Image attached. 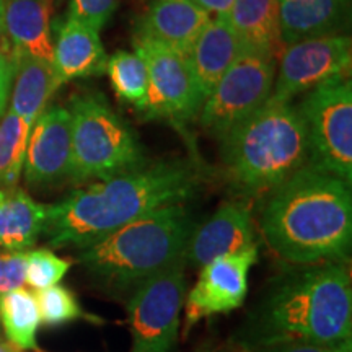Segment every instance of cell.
<instances>
[{
    "instance_id": "6da1fadb",
    "label": "cell",
    "mask_w": 352,
    "mask_h": 352,
    "mask_svg": "<svg viewBox=\"0 0 352 352\" xmlns=\"http://www.w3.org/2000/svg\"><path fill=\"white\" fill-rule=\"evenodd\" d=\"M202 170L192 160H162L77 189L47 204L43 235L51 248L83 250L153 210L196 195Z\"/></svg>"
},
{
    "instance_id": "7a4b0ae2",
    "label": "cell",
    "mask_w": 352,
    "mask_h": 352,
    "mask_svg": "<svg viewBox=\"0 0 352 352\" xmlns=\"http://www.w3.org/2000/svg\"><path fill=\"white\" fill-rule=\"evenodd\" d=\"M261 232L285 261H346L352 240L351 184L305 165L270 192Z\"/></svg>"
},
{
    "instance_id": "3957f363",
    "label": "cell",
    "mask_w": 352,
    "mask_h": 352,
    "mask_svg": "<svg viewBox=\"0 0 352 352\" xmlns=\"http://www.w3.org/2000/svg\"><path fill=\"white\" fill-rule=\"evenodd\" d=\"M256 342L351 340L352 287L344 261L307 264L284 277L259 311Z\"/></svg>"
},
{
    "instance_id": "277c9868",
    "label": "cell",
    "mask_w": 352,
    "mask_h": 352,
    "mask_svg": "<svg viewBox=\"0 0 352 352\" xmlns=\"http://www.w3.org/2000/svg\"><path fill=\"white\" fill-rule=\"evenodd\" d=\"M222 157L228 182L240 195L271 192L308 165L307 127L298 108L270 98L222 139Z\"/></svg>"
},
{
    "instance_id": "5b68a950",
    "label": "cell",
    "mask_w": 352,
    "mask_h": 352,
    "mask_svg": "<svg viewBox=\"0 0 352 352\" xmlns=\"http://www.w3.org/2000/svg\"><path fill=\"white\" fill-rule=\"evenodd\" d=\"M195 228L183 204H171L88 245L80 250L78 261L109 289L138 287L173 264L186 261Z\"/></svg>"
},
{
    "instance_id": "8992f818",
    "label": "cell",
    "mask_w": 352,
    "mask_h": 352,
    "mask_svg": "<svg viewBox=\"0 0 352 352\" xmlns=\"http://www.w3.org/2000/svg\"><path fill=\"white\" fill-rule=\"evenodd\" d=\"M72 153L69 178L74 183L114 178L144 165L139 140L100 94L70 101Z\"/></svg>"
},
{
    "instance_id": "52a82bcc",
    "label": "cell",
    "mask_w": 352,
    "mask_h": 352,
    "mask_svg": "<svg viewBox=\"0 0 352 352\" xmlns=\"http://www.w3.org/2000/svg\"><path fill=\"white\" fill-rule=\"evenodd\" d=\"M308 138V166L352 183V83H321L298 107Z\"/></svg>"
},
{
    "instance_id": "ba28073f",
    "label": "cell",
    "mask_w": 352,
    "mask_h": 352,
    "mask_svg": "<svg viewBox=\"0 0 352 352\" xmlns=\"http://www.w3.org/2000/svg\"><path fill=\"white\" fill-rule=\"evenodd\" d=\"M276 80V57L245 47L199 109L201 126L222 140L264 107Z\"/></svg>"
},
{
    "instance_id": "9c48e42d",
    "label": "cell",
    "mask_w": 352,
    "mask_h": 352,
    "mask_svg": "<svg viewBox=\"0 0 352 352\" xmlns=\"http://www.w3.org/2000/svg\"><path fill=\"white\" fill-rule=\"evenodd\" d=\"M186 261H179L135 287L127 300L131 352H173L186 296Z\"/></svg>"
},
{
    "instance_id": "30bf717a",
    "label": "cell",
    "mask_w": 352,
    "mask_h": 352,
    "mask_svg": "<svg viewBox=\"0 0 352 352\" xmlns=\"http://www.w3.org/2000/svg\"><path fill=\"white\" fill-rule=\"evenodd\" d=\"M134 50L147 65L148 91L144 111L148 118L183 122L199 114L204 96L188 56L139 36L134 39Z\"/></svg>"
},
{
    "instance_id": "8fae6325",
    "label": "cell",
    "mask_w": 352,
    "mask_h": 352,
    "mask_svg": "<svg viewBox=\"0 0 352 352\" xmlns=\"http://www.w3.org/2000/svg\"><path fill=\"white\" fill-rule=\"evenodd\" d=\"M352 43L349 36L329 34L284 46L271 100L290 101L321 83L349 77Z\"/></svg>"
},
{
    "instance_id": "7c38bea8",
    "label": "cell",
    "mask_w": 352,
    "mask_h": 352,
    "mask_svg": "<svg viewBox=\"0 0 352 352\" xmlns=\"http://www.w3.org/2000/svg\"><path fill=\"white\" fill-rule=\"evenodd\" d=\"M258 261V246L226 254L201 267L186 300V333L208 316L228 314L243 305L248 292L250 270Z\"/></svg>"
},
{
    "instance_id": "4fadbf2b",
    "label": "cell",
    "mask_w": 352,
    "mask_h": 352,
    "mask_svg": "<svg viewBox=\"0 0 352 352\" xmlns=\"http://www.w3.org/2000/svg\"><path fill=\"white\" fill-rule=\"evenodd\" d=\"M72 126L67 108H46L34 121L25 155V182L46 186L69 178Z\"/></svg>"
},
{
    "instance_id": "5bb4252c",
    "label": "cell",
    "mask_w": 352,
    "mask_h": 352,
    "mask_svg": "<svg viewBox=\"0 0 352 352\" xmlns=\"http://www.w3.org/2000/svg\"><path fill=\"white\" fill-rule=\"evenodd\" d=\"M258 246L254 241L252 209L241 201H227L195 228L186 248V263L202 267L215 258L246 252Z\"/></svg>"
},
{
    "instance_id": "9a60e30c",
    "label": "cell",
    "mask_w": 352,
    "mask_h": 352,
    "mask_svg": "<svg viewBox=\"0 0 352 352\" xmlns=\"http://www.w3.org/2000/svg\"><path fill=\"white\" fill-rule=\"evenodd\" d=\"M212 16L189 0H153L139 23L135 36L164 44L189 56Z\"/></svg>"
},
{
    "instance_id": "2e32d148",
    "label": "cell",
    "mask_w": 352,
    "mask_h": 352,
    "mask_svg": "<svg viewBox=\"0 0 352 352\" xmlns=\"http://www.w3.org/2000/svg\"><path fill=\"white\" fill-rule=\"evenodd\" d=\"M107 63L100 32L67 16L52 44L51 64L60 85L74 78L101 76L107 72Z\"/></svg>"
},
{
    "instance_id": "e0dca14e",
    "label": "cell",
    "mask_w": 352,
    "mask_h": 352,
    "mask_svg": "<svg viewBox=\"0 0 352 352\" xmlns=\"http://www.w3.org/2000/svg\"><path fill=\"white\" fill-rule=\"evenodd\" d=\"M52 3L54 0H3V32L13 52L51 63Z\"/></svg>"
},
{
    "instance_id": "ac0fdd59",
    "label": "cell",
    "mask_w": 352,
    "mask_h": 352,
    "mask_svg": "<svg viewBox=\"0 0 352 352\" xmlns=\"http://www.w3.org/2000/svg\"><path fill=\"white\" fill-rule=\"evenodd\" d=\"M243 50V43L227 19L217 16L209 21L188 56L204 100Z\"/></svg>"
},
{
    "instance_id": "d6986e66",
    "label": "cell",
    "mask_w": 352,
    "mask_h": 352,
    "mask_svg": "<svg viewBox=\"0 0 352 352\" xmlns=\"http://www.w3.org/2000/svg\"><path fill=\"white\" fill-rule=\"evenodd\" d=\"M47 204H39L25 189L0 188V248L32 252L46 222Z\"/></svg>"
},
{
    "instance_id": "ffe728a7",
    "label": "cell",
    "mask_w": 352,
    "mask_h": 352,
    "mask_svg": "<svg viewBox=\"0 0 352 352\" xmlns=\"http://www.w3.org/2000/svg\"><path fill=\"white\" fill-rule=\"evenodd\" d=\"M13 78L10 109L33 126L60 83L51 63L20 52H13Z\"/></svg>"
},
{
    "instance_id": "44dd1931",
    "label": "cell",
    "mask_w": 352,
    "mask_h": 352,
    "mask_svg": "<svg viewBox=\"0 0 352 352\" xmlns=\"http://www.w3.org/2000/svg\"><path fill=\"white\" fill-rule=\"evenodd\" d=\"M347 0H279V28L284 46L329 36L344 15Z\"/></svg>"
},
{
    "instance_id": "7402d4cb",
    "label": "cell",
    "mask_w": 352,
    "mask_h": 352,
    "mask_svg": "<svg viewBox=\"0 0 352 352\" xmlns=\"http://www.w3.org/2000/svg\"><path fill=\"white\" fill-rule=\"evenodd\" d=\"M245 47L279 57L284 50L279 28V0H235L227 16Z\"/></svg>"
},
{
    "instance_id": "603a6c76",
    "label": "cell",
    "mask_w": 352,
    "mask_h": 352,
    "mask_svg": "<svg viewBox=\"0 0 352 352\" xmlns=\"http://www.w3.org/2000/svg\"><path fill=\"white\" fill-rule=\"evenodd\" d=\"M0 323L16 351H38L36 331L41 324L34 294L16 289L0 300Z\"/></svg>"
},
{
    "instance_id": "cb8c5ba5",
    "label": "cell",
    "mask_w": 352,
    "mask_h": 352,
    "mask_svg": "<svg viewBox=\"0 0 352 352\" xmlns=\"http://www.w3.org/2000/svg\"><path fill=\"white\" fill-rule=\"evenodd\" d=\"M32 127L12 109L0 122V188L19 186Z\"/></svg>"
},
{
    "instance_id": "d4e9b609",
    "label": "cell",
    "mask_w": 352,
    "mask_h": 352,
    "mask_svg": "<svg viewBox=\"0 0 352 352\" xmlns=\"http://www.w3.org/2000/svg\"><path fill=\"white\" fill-rule=\"evenodd\" d=\"M107 74L116 95L144 111L148 91V72L142 57L138 52H114L108 57Z\"/></svg>"
},
{
    "instance_id": "484cf974",
    "label": "cell",
    "mask_w": 352,
    "mask_h": 352,
    "mask_svg": "<svg viewBox=\"0 0 352 352\" xmlns=\"http://www.w3.org/2000/svg\"><path fill=\"white\" fill-rule=\"evenodd\" d=\"M34 298L38 303L39 318L46 327H57V324L69 323L74 320H90L94 323H101L100 318L88 315L80 307L74 292L60 284L36 290Z\"/></svg>"
},
{
    "instance_id": "4316f807",
    "label": "cell",
    "mask_w": 352,
    "mask_h": 352,
    "mask_svg": "<svg viewBox=\"0 0 352 352\" xmlns=\"http://www.w3.org/2000/svg\"><path fill=\"white\" fill-rule=\"evenodd\" d=\"M70 270V261L59 258L50 250H32L26 253L25 284L34 290H43L59 284Z\"/></svg>"
},
{
    "instance_id": "83f0119b",
    "label": "cell",
    "mask_w": 352,
    "mask_h": 352,
    "mask_svg": "<svg viewBox=\"0 0 352 352\" xmlns=\"http://www.w3.org/2000/svg\"><path fill=\"white\" fill-rule=\"evenodd\" d=\"M120 0H70L69 15L100 32L111 20Z\"/></svg>"
},
{
    "instance_id": "f1b7e54d",
    "label": "cell",
    "mask_w": 352,
    "mask_h": 352,
    "mask_svg": "<svg viewBox=\"0 0 352 352\" xmlns=\"http://www.w3.org/2000/svg\"><path fill=\"white\" fill-rule=\"evenodd\" d=\"M26 253L6 252V250L0 252V300L12 290L21 289L25 285Z\"/></svg>"
},
{
    "instance_id": "f546056e",
    "label": "cell",
    "mask_w": 352,
    "mask_h": 352,
    "mask_svg": "<svg viewBox=\"0 0 352 352\" xmlns=\"http://www.w3.org/2000/svg\"><path fill=\"white\" fill-rule=\"evenodd\" d=\"M351 340L336 344H324L303 340H271L254 344L253 352H344Z\"/></svg>"
},
{
    "instance_id": "4dcf8cb0",
    "label": "cell",
    "mask_w": 352,
    "mask_h": 352,
    "mask_svg": "<svg viewBox=\"0 0 352 352\" xmlns=\"http://www.w3.org/2000/svg\"><path fill=\"white\" fill-rule=\"evenodd\" d=\"M13 85V60L0 51V116L6 113Z\"/></svg>"
},
{
    "instance_id": "1f68e13d",
    "label": "cell",
    "mask_w": 352,
    "mask_h": 352,
    "mask_svg": "<svg viewBox=\"0 0 352 352\" xmlns=\"http://www.w3.org/2000/svg\"><path fill=\"white\" fill-rule=\"evenodd\" d=\"M189 2L195 3L196 7H199L201 10L208 13L209 16L215 15V19H217V16L227 19L233 3H235V0H189Z\"/></svg>"
},
{
    "instance_id": "d6a6232c",
    "label": "cell",
    "mask_w": 352,
    "mask_h": 352,
    "mask_svg": "<svg viewBox=\"0 0 352 352\" xmlns=\"http://www.w3.org/2000/svg\"><path fill=\"white\" fill-rule=\"evenodd\" d=\"M3 33V0H0V36Z\"/></svg>"
},
{
    "instance_id": "836d02e7",
    "label": "cell",
    "mask_w": 352,
    "mask_h": 352,
    "mask_svg": "<svg viewBox=\"0 0 352 352\" xmlns=\"http://www.w3.org/2000/svg\"><path fill=\"white\" fill-rule=\"evenodd\" d=\"M0 352H19V351H16L12 344L7 346V344H2V342H0Z\"/></svg>"
},
{
    "instance_id": "e575fe53",
    "label": "cell",
    "mask_w": 352,
    "mask_h": 352,
    "mask_svg": "<svg viewBox=\"0 0 352 352\" xmlns=\"http://www.w3.org/2000/svg\"><path fill=\"white\" fill-rule=\"evenodd\" d=\"M344 352H352V341L344 347Z\"/></svg>"
}]
</instances>
